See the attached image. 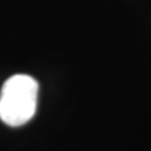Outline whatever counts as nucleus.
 Returning a JSON list of instances; mask_svg holds the SVG:
<instances>
[{"instance_id": "nucleus-1", "label": "nucleus", "mask_w": 151, "mask_h": 151, "mask_svg": "<svg viewBox=\"0 0 151 151\" xmlns=\"http://www.w3.org/2000/svg\"><path fill=\"white\" fill-rule=\"evenodd\" d=\"M38 82L27 74H15L4 82L0 92V120L12 127L27 124L37 111Z\"/></svg>"}]
</instances>
